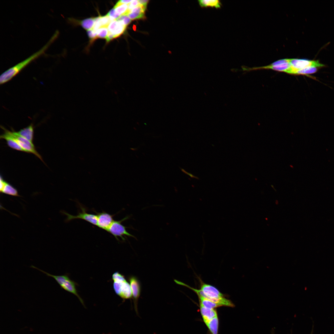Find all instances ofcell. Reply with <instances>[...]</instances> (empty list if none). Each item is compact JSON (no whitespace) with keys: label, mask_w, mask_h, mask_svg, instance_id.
I'll return each mask as SVG.
<instances>
[{"label":"cell","mask_w":334,"mask_h":334,"mask_svg":"<svg viewBox=\"0 0 334 334\" xmlns=\"http://www.w3.org/2000/svg\"><path fill=\"white\" fill-rule=\"evenodd\" d=\"M56 39V37L53 35L48 42L39 51L4 72L0 76V84H4L11 80L29 63L44 54Z\"/></svg>","instance_id":"obj_1"},{"label":"cell","mask_w":334,"mask_h":334,"mask_svg":"<svg viewBox=\"0 0 334 334\" xmlns=\"http://www.w3.org/2000/svg\"><path fill=\"white\" fill-rule=\"evenodd\" d=\"M186 287L195 292L197 295H201L210 301L216 303L219 306H226L233 307L234 305L232 302L224 297L223 294L215 287L203 282L201 288L198 289L193 288L189 285Z\"/></svg>","instance_id":"obj_2"},{"label":"cell","mask_w":334,"mask_h":334,"mask_svg":"<svg viewBox=\"0 0 334 334\" xmlns=\"http://www.w3.org/2000/svg\"><path fill=\"white\" fill-rule=\"evenodd\" d=\"M30 267L37 269L46 274L47 276L54 278L59 285L61 288L75 295L77 297L82 304L84 305L82 299L77 293L75 282L70 278L67 274L62 275H54L45 272L33 265H31Z\"/></svg>","instance_id":"obj_3"},{"label":"cell","mask_w":334,"mask_h":334,"mask_svg":"<svg viewBox=\"0 0 334 334\" xmlns=\"http://www.w3.org/2000/svg\"><path fill=\"white\" fill-rule=\"evenodd\" d=\"M289 63L290 66L286 73L294 75L297 71L305 68L314 67L319 68L325 66L319 60L305 59H290Z\"/></svg>","instance_id":"obj_4"},{"label":"cell","mask_w":334,"mask_h":334,"mask_svg":"<svg viewBox=\"0 0 334 334\" xmlns=\"http://www.w3.org/2000/svg\"><path fill=\"white\" fill-rule=\"evenodd\" d=\"M129 218V216H127L121 220L114 221L107 231L113 235L118 240V237L121 238L123 240H125L124 236H126L135 238L126 231V227L122 224V222Z\"/></svg>","instance_id":"obj_5"},{"label":"cell","mask_w":334,"mask_h":334,"mask_svg":"<svg viewBox=\"0 0 334 334\" xmlns=\"http://www.w3.org/2000/svg\"><path fill=\"white\" fill-rule=\"evenodd\" d=\"M113 288L116 294L123 299L130 298L132 296L130 284L126 280L113 281Z\"/></svg>","instance_id":"obj_6"},{"label":"cell","mask_w":334,"mask_h":334,"mask_svg":"<svg viewBox=\"0 0 334 334\" xmlns=\"http://www.w3.org/2000/svg\"><path fill=\"white\" fill-rule=\"evenodd\" d=\"M80 208L81 209V211L76 216L71 215L64 211L62 212V213L66 215L67 216L66 220V222H68L75 219H81L93 225L97 226V216L96 215L87 213L86 209L81 206Z\"/></svg>","instance_id":"obj_7"},{"label":"cell","mask_w":334,"mask_h":334,"mask_svg":"<svg viewBox=\"0 0 334 334\" xmlns=\"http://www.w3.org/2000/svg\"><path fill=\"white\" fill-rule=\"evenodd\" d=\"M97 216V225L99 228L107 231L114 220L113 215L105 212H96Z\"/></svg>","instance_id":"obj_8"},{"label":"cell","mask_w":334,"mask_h":334,"mask_svg":"<svg viewBox=\"0 0 334 334\" xmlns=\"http://www.w3.org/2000/svg\"><path fill=\"white\" fill-rule=\"evenodd\" d=\"M129 281L131 286L132 296L134 300V308L137 315H138L137 308V302L140 292V288L139 282L136 278L134 276H132L129 278Z\"/></svg>","instance_id":"obj_9"},{"label":"cell","mask_w":334,"mask_h":334,"mask_svg":"<svg viewBox=\"0 0 334 334\" xmlns=\"http://www.w3.org/2000/svg\"><path fill=\"white\" fill-rule=\"evenodd\" d=\"M126 27L121 22L115 20L111 21L108 27L109 32L117 38L121 35L125 31Z\"/></svg>","instance_id":"obj_10"},{"label":"cell","mask_w":334,"mask_h":334,"mask_svg":"<svg viewBox=\"0 0 334 334\" xmlns=\"http://www.w3.org/2000/svg\"><path fill=\"white\" fill-rule=\"evenodd\" d=\"M2 128L4 130V133L0 136V138L6 140L7 145L11 148L18 151L25 152L16 141L9 134V130H6L3 126H2Z\"/></svg>","instance_id":"obj_11"},{"label":"cell","mask_w":334,"mask_h":334,"mask_svg":"<svg viewBox=\"0 0 334 334\" xmlns=\"http://www.w3.org/2000/svg\"><path fill=\"white\" fill-rule=\"evenodd\" d=\"M0 181L1 193L14 196H20L16 189L9 183L5 181L3 178H1Z\"/></svg>","instance_id":"obj_12"},{"label":"cell","mask_w":334,"mask_h":334,"mask_svg":"<svg viewBox=\"0 0 334 334\" xmlns=\"http://www.w3.org/2000/svg\"><path fill=\"white\" fill-rule=\"evenodd\" d=\"M146 9V8L139 4L128 12L127 15L132 20L144 19L145 18L144 12Z\"/></svg>","instance_id":"obj_13"},{"label":"cell","mask_w":334,"mask_h":334,"mask_svg":"<svg viewBox=\"0 0 334 334\" xmlns=\"http://www.w3.org/2000/svg\"><path fill=\"white\" fill-rule=\"evenodd\" d=\"M200 307V312L205 323L217 315L216 311L214 309L207 308L201 304Z\"/></svg>","instance_id":"obj_14"},{"label":"cell","mask_w":334,"mask_h":334,"mask_svg":"<svg viewBox=\"0 0 334 334\" xmlns=\"http://www.w3.org/2000/svg\"><path fill=\"white\" fill-rule=\"evenodd\" d=\"M290 66L289 63H285L275 66H272L270 65L262 67H253L249 69H246V70H252L262 69H270L279 71L286 72Z\"/></svg>","instance_id":"obj_15"},{"label":"cell","mask_w":334,"mask_h":334,"mask_svg":"<svg viewBox=\"0 0 334 334\" xmlns=\"http://www.w3.org/2000/svg\"><path fill=\"white\" fill-rule=\"evenodd\" d=\"M34 128L33 125L31 124L27 127L16 132L17 133L32 143L33 138Z\"/></svg>","instance_id":"obj_16"},{"label":"cell","mask_w":334,"mask_h":334,"mask_svg":"<svg viewBox=\"0 0 334 334\" xmlns=\"http://www.w3.org/2000/svg\"><path fill=\"white\" fill-rule=\"evenodd\" d=\"M198 2L199 6L203 8L210 7L218 9L222 6L221 2L218 0H199Z\"/></svg>","instance_id":"obj_17"},{"label":"cell","mask_w":334,"mask_h":334,"mask_svg":"<svg viewBox=\"0 0 334 334\" xmlns=\"http://www.w3.org/2000/svg\"><path fill=\"white\" fill-rule=\"evenodd\" d=\"M205 324L212 334H217L218 327L217 315Z\"/></svg>","instance_id":"obj_18"},{"label":"cell","mask_w":334,"mask_h":334,"mask_svg":"<svg viewBox=\"0 0 334 334\" xmlns=\"http://www.w3.org/2000/svg\"><path fill=\"white\" fill-rule=\"evenodd\" d=\"M198 297L199 300L200 304L205 307L213 309L215 308L219 307L216 303L210 301L202 296L198 295Z\"/></svg>","instance_id":"obj_19"},{"label":"cell","mask_w":334,"mask_h":334,"mask_svg":"<svg viewBox=\"0 0 334 334\" xmlns=\"http://www.w3.org/2000/svg\"><path fill=\"white\" fill-rule=\"evenodd\" d=\"M113 8L116 14L120 16L126 14L128 11V4H121L117 2Z\"/></svg>","instance_id":"obj_20"},{"label":"cell","mask_w":334,"mask_h":334,"mask_svg":"<svg viewBox=\"0 0 334 334\" xmlns=\"http://www.w3.org/2000/svg\"><path fill=\"white\" fill-rule=\"evenodd\" d=\"M95 18H88L81 20L80 24L84 29L86 30L92 29L95 22Z\"/></svg>","instance_id":"obj_21"},{"label":"cell","mask_w":334,"mask_h":334,"mask_svg":"<svg viewBox=\"0 0 334 334\" xmlns=\"http://www.w3.org/2000/svg\"><path fill=\"white\" fill-rule=\"evenodd\" d=\"M319 68L316 67H310L305 68L297 71L295 75H308L316 73Z\"/></svg>","instance_id":"obj_22"},{"label":"cell","mask_w":334,"mask_h":334,"mask_svg":"<svg viewBox=\"0 0 334 334\" xmlns=\"http://www.w3.org/2000/svg\"><path fill=\"white\" fill-rule=\"evenodd\" d=\"M96 32L98 38H106L109 33L108 27H102L98 29Z\"/></svg>","instance_id":"obj_23"},{"label":"cell","mask_w":334,"mask_h":334,"mask_svg":"<svg viewBox=\"0 0 334 334\" xmlns=\"http://www.w3.org/2000/svg\"><path fill=\"white\" fill-rule=\"evenodd\" d=\"M99 20L102 27H108L111 22L109 16L107 15L103 16H100Z\"/></svg>","instance_id":"obj_24"},{"label":"cell","mask_w":334,"mask_h":334,"mask_svg":"<svg viewBox=\"0 0 334 334\" xmlns=\"http://www.w3.org/2000/svg\"><path fill=\"white\" fill-rule=\"evenodd\" d=\"M116 20L121 22L126 26L131 23V20L126 15H121Z\"/></svg>","instance_id":"obj_25"},{"label":"cell","mask_w":334,"mask_h":334,"mask_svg":"<svg viewBox=\"0 0 334 334\" xmlns=\"http://www.w3.org/2000/svg\"><path fill=\"white\" fill-rule=\"evenodd\" d=\"M111 21L116 19L120 16L116 13L114 8L111 10L107 14Z\"/></svg>","instance_id":"obj_26"},{"label":"cell","mask_w":334,"mask_h":334,"mask_svg":"<svg viewBox=\"0 0 334 334\" xmlns=\"http://www.w3.org/2000/svg\"><path fill=\"white\" fill-rule=\"evenodd\" d=\"M87 32L88 36L91 40V41H94L98 38L96 31L94 30L93 29L88 30Z\"/></svg>","instance_id":"obj_27"},{"label":"cell","mask_w":334,"mask_h":334,"mask_svg":"<svg viewBox=\"0 0 334 334\" xmlns=\"http://www.w3.org/2000/svg\"><path fill=\"white\" fill-rule=\"evenodd\" d=\"M112 279L113 281L126 280L124 276L118 272H116L113 274Z\"/></svg>","instance_id":"obj_28"},{"label":"cell","mask_w":334,"mask_h":334,"mask_svg":"<svg viewBox=\"0 0 334 334\" xmlns=\"http://www.w3.org/2000/svg\"><path fill=\"white\" fill-rule=\"evenodd\" d=\"M139 5V0H132L131 2L128 4V11L127 13L129 11H130L132 9L137 6Z\"/></svg>","instance_id":"obj_29"},{"label":"cell","mask_w":334,"mask_h":334,"mask_svg":"<svg viewBox=\"0 0 334 334\" xmlns=\"http://www.w3.org/2000/svg\"><path fill=\"white\" fill-rule=\"evenodd\" d=\"M114 38H115L114 36L112 34L109 32L108 35L106 38V42H108Z\"/></svg>","instance_id":"obj_30"},{"label":"cell","mask_w":334,"mask_h":334,"mask_svg":"<svg viewBox=\"0 0 334 334\" xmlns=\"http://www.w3.org/2000/svg\"><path fill=\"white\" fill-rule=\"evenodd\" d=\"M139 2L140 4L142 5L144 7L146 8L147 4L149 2L148 0H139Z\"/></svg>","instance_id":"obj_31"},{"label":"cell","mask_w":334,"mask_h":334,"mask_svg":"<svg viewBox=\"0 0 334 334\" xmlns=\"http://www.w3.org/2000/svg\"><path fill=\"white\" fill-rule=\"evenodd\" d=\"M181 171L183 172L184 173H185V174L189 175L191 178H196L197 179H199L197 177L192 175V174H191V173H188L185 170H184L183 169H182V168H181Z\"/></svg>","instance_id":"obj_32"},{"label":"cell","mask_w":334,"mask_h":334,"mask_svg":"<svg viewBox=\"0 0 334 334\" xmlns=\"http://www.w3.org/2000/svg\"><path fill=\"white\" fill-rule=\"evenodd\" d=\"M132 0H122L118 1L117 2L119 4H128L131 2Z\"/></svg>","instance_id":"obj_33"}]
</instances>
